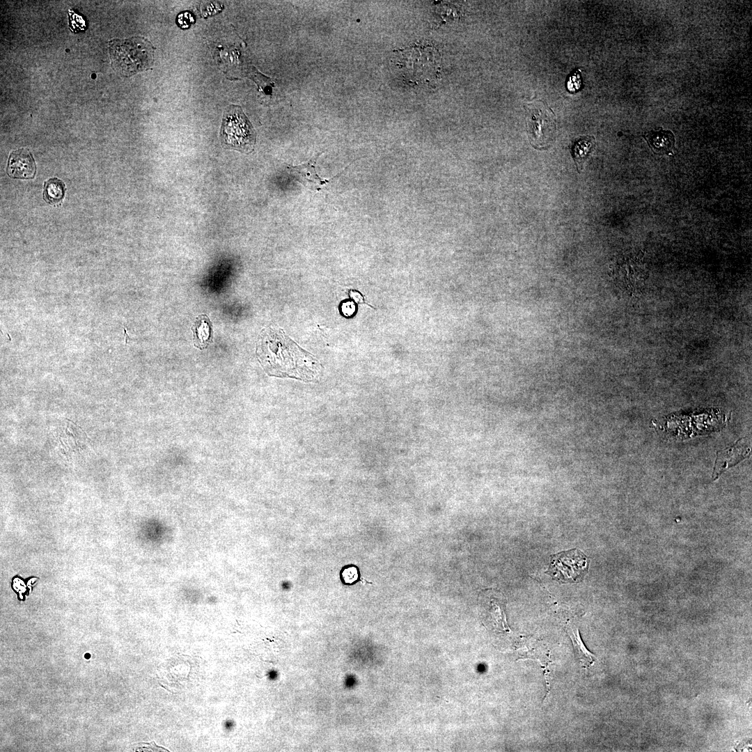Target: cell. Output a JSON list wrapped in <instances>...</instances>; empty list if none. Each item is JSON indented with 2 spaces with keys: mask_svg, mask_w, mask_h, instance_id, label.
<instances>
[{
  "mask_svg": "<svg viewBox=\"0 0 752 752\" xmlns=\"http://www.w3.org/2000/svg\"><path fill=\"white\" fill-rule=\"evenodd\" d=\"M220 135L226 147L242 152H251L256 144L255 130L237 105L231 104L225 109Z\"/></svg>",
  "mask_w": 752,
  "mask_h": 752,
  "instance_id": "cell-3",
  "label": "cell"
},
{
  "mask_svg": "<svg viewBox=\"0 0 752 752\" xmlns=\"http://www.w3.org/2000/svg\"><path fill=\"white\" fill-rule=\"evenodd\" d=\"M8 174L13 178L30 179L36 173V164L31 153L25 149L13 151L8 159Z\"/></svg>",
  "mask_w": 752,
  "mask_h": 752,
  "instance_id": "cell-7",
  "label": "cell"
},
{
  "mask_svg": "<svg viewBox=\"0 0 752 752\" xmlns=\"http://www.w3.org/2000/svg\"><path fill=\"white\" fill-rule=\"evenodd\" d=\"M749 446H744V441L739 440L733 447L722 451L720 454L718 453L713 472L714 478H717L727 468L742 460L749 455Z\"/></svg>",
  "mask_w": 752,
  "mask_h": 752,
  "instance_id": "cell-9",
  "label": "cell"
},
{
  "mask_svg": "<svg viewBox=\"0 0 752 752\" xmlns=\"http://www.w3.org/2000/svg\"><path fill=\"white\" fill-rule=\"evenodd\" d=\"M595 145V139L590 136H582L578 139L573 144L572 148V156L579 170L581 169L583 163L592 152Z\"/></svg>",
  "mask_w": 752,
  "mask_h": 752,
  "instance_id": "cell-14",
  "label": "cell"
},
{
  "mask_svg": "<svg viewBox=\"0 0 752 752\" xmlns=\"http://www.w3.org/2000/svg\"><path fill=\"white\" fill-rule=\"evenodd\" d=\"M643 136L654 153L670 156L674 155L675 136L671 131L660 127L658 130L645 133Z\"/></svg>",
  "mask_w": 752,
  "mask_h": 752,
  "instance_id": "cell-10",
  "label": "cell"
},
{
  "mask_svg": "<svg viewBox=\"0 0 752 752\" xmlns=\"http://www.w3.org/2000/svg\"><path fill=\"white\" fill-rule=\"evenodd\" d=\"M65 185L63 182L56 178H51L45 184L43 197L46 202L50 204L59 203L64 196Z\"/></svg>",
  "mask_w": 752,
  "mask_h": 752,
  "instance_id": "cell-15",
  "label": "cell"
},
{
  "mask_svg": "<svg viewBox=\"0 0 752 752\" xmlns=\"http://www.w3.org/2000/svg\"><path fill=\"white\" fill-rule=\"evenodd\" d=\"M350 297L357 303L361 304L363 302V297L361 293L355 290H350Z\"/></svg>",
  "mask_w": 752,
  "mask_h": 752,
  "instance_id": "cell-19",
  "label": "cell"
},
{
  "mask_svg": "<svg viewBox=\"0 0 752 752\" xmlns=\"http://www.w3.org/2000/svg\"><path fill=\"white\" fill-rule=\"evenodd\" d=\"M194 21V15L188 11L180 13L178 17V24L182 29L188 28Z\"/></svg>",
  "mask_w": 752,
  "mask_h": 752,
  "instance_id": "cell-17",
  "label": "cell"
},
{
  "mask_svg": "<svg viewBox=\"0 0 752 752\" xmlns=\"http://www.w3.org/2000/svg\"><path fill=\"white\" fill-rule=\"evenodd\" d=\"M341 311L345 316L351 317L355 313V304L354 302L350 301L343 302L341 305Z\"/></svg>",
  "mask_w": 752,
  "mask_h": 752,
  "instance_id": "cell-18",
  "label": "cell"
},
{
  "mask_svg": "<svg viewBox=\"0 0 752 752\" xmlns=\"http://www.w3.org/2000/svg\"><path fill=\"white\" fill-rule=\"evenodd\" d=\"M566 632L572 640L575 655L581 666L585 668L593 665L595 661V657L589 652L583 644L579 629L570 625L566 627Z\"/></svg>",
  "mask_w": 752,
  "mask_h": 752,
  "instance_id": "cell-12",
  "label": "cell"
},
{
  "mask_svg": "<svg viewBox=\"0 0 752 752\" xmlns=\"http://www.w3.org/2000/svg\"><path fill=\"white\" fill-rule=\"evenodd\" d=\"M579 71L574 72L573 75L569 77L567 83V88L568 91L573 92L580 89L581 86V77L578 73Z\"/></svg>",
  "mask_w": 752,
  "mask_h": 752,
  "instance_id": "cell-16",
  "label": "cell"
},
{
  "mask_svg": "<svg viewBox=\"0 0 752 752\" xmlns=\"http://www.w3.org/2000/svg\"><path fill=\"white\" fill-rule=\"evenodd\" d=\"M192 331L194 344L198 348L203 349L212 341V327L207 315H202L196 318Z\"/></svg>",
  "mask_w": 752,
  "mask_h": 752,
  "instance_id": "cell-13",
  "label": "cell"
},
{
  "mask_svg": "<svg viewBox=\"0 0 752 752\" xmlns=\"http://www.w3.org/2000/svg\"><path fill=\"white\" fill-rule=\"evenodd\" d=\"M526 131L528 138L536 148H547L555 139L556 116L548 106L536 101L526 106Z\"/></svg>",
  "mask_w": 752,
  "mask_h": 752,
  "instance_id": "cell-5",
  "label": "cell"
},
{
  "mask_svg": "<svg viewBox=\"0 0 752 752\" xmlns=\"http://www.w3.org/2000/svg\"><path fill=\"white\" fill-rule=\"evenodd\" d=\"M256 350L259 361L271 375L311 382L321 374L319 361L281 329H265L259 337Z\"/></svg>",
  "mask_w": 752,
  "mask_h": 752,
  "instance_id": "cell-1",
  "label": "cell"
},
{
  "mask_svg": "<svg viewBox=\"0 0 752 752\" xmlns=\"http://www.w3.org/2000/svg\"><path fill=\"white\" fill-rule=\"evenodd\" d=\"M110 55L115 68L125 75L147 68L152 58L149 42L136 38L113 41Z\"/></svg>",
  "mask_w": 752,
  "mask_h": 752,
  "instance_id": "cell-4",
  "label": "cell"
},
{
  "mask_svg": "<svg viewBox=\"0 0 752 752\" xmlns=\"http://www.w3.org/2000/svg\"><path fill=\"white\" fill-rule=\"evenodd\" d=\"M320 155L321 153L318 154L304 164L288 166V169L290 170L291 174L297 178L301 183L305 187H308V188L316 191L320 190L330 181L320 178L315 171L316 162Z\"/></svg>",
  "mask_w": 752,
  "mask_h": 752,
  "instance_id": "cell-8",
  "label": "cell"
},
{
  "mask_svg": "<svg viewBox=\"0 0 752 752\" xmlns=\"http://www.w3.org/2000/svg\"><path fill=\"white\" fill-rule=\"evenodd\" d=\"M586 567V557L581 552L573 550L554 556L549 570L559 580L575 581L583 574Z\"/></svg>",
  "mask_w": 752,
  "mask_h": 752,
  "instance_id": "cell-6",
  "label": "cell"
},
{
  "mask_svg": "<svg viewBox=\"0 0 752 752\" xmlns=\"http://www.w3.org/2000/svg\"><path fill=\"white\" fill-rule=\"evenodd\" d=\"M394 65L402 78L413 86L430 85L441 74L438 50L428 45H416L397 50Z\"/></svg>",
  "mask_w": 752,
  "mask_h": 752,
  "instance_id": "cell-2",
  "label": "cell"
},
{
  "mask_svg": "<svg viewBox=\"0 0 752 752\" xmlns=\"http://www.w3.org/2000/svg\"><path fill=\"white\" fill-rule=\"evenodd\" d=\"M517 652L519 659H537L542 665L545 672L547 673L549 655L544 643L533 639H527L519 645Z\"/></svg>",
  "mask_w": 752,
  "mask_h": 752,
  "instance_id": "cell-11",
  "label": "cell"
}]
</instances>
